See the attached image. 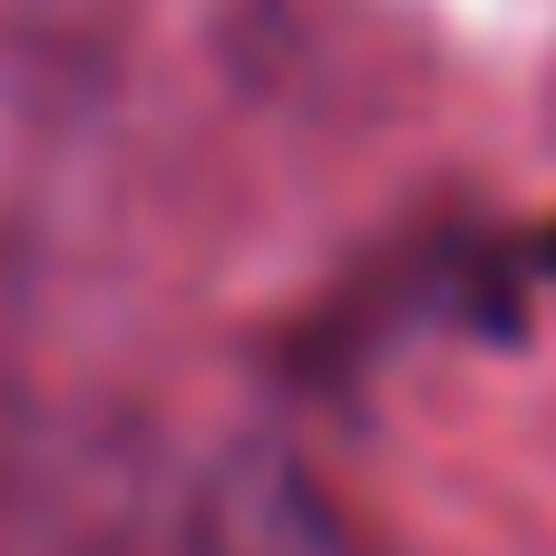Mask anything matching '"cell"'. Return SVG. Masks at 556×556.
<instances>
[{"label": "cell", "instance_id": "1", "mask_svg": "<svg viewBox=\"0 0 556 556\" xmlns=\"http://www.w3.org/2000/svg\"><path fill=\"white\" fill-rule=\"evenodd\" d=\"M205 556H352L293 459L254 450L205 489Z\"/></svg>", "mask_w": 556, "mask_h": 556}]
</instances>
